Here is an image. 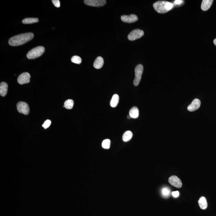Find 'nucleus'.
<instances>
[{
  "label": "nucleus",
  "instance_id": "f257e3e1",
  "mask_svg": "<svg viewBox=\"0 0 216 216\" xmlns=\"http://www.w3.org/2000/svg\"><path fill=\"white\" fill-rule=\"evenodd\" d=\"M34 37V34L32 32L22 33L11 37L9 41L11 46H16L23 45L32 40Z\"/></svg>",
  "mask_w": 216,
  "mask_h": 216
},
{
  "label": "nucleus",
  "instance_id": "f03ea898",
  "mask_svg": "<svg viewBox=\"0 0 216 216\" xmlns=\"http://www.w3.org/2000/svg\"><path fill=\"white\" fill-rule=\"evenodd\" d=\"M153 6L155 10L159 13H165L173 8L174 5L167 1H158L154 3Z\"/></svg>",
  "mask_w": 216,
  "mask_h": 216
},
{
  "label": "nucleus",
  "instance_id": "7ed1b4c3",
  "mask_svg": "<svg viewBox=\"0 0 216 216\" xmlns=\"http://www.w3.org/2000/svg\"><path fill=\"white\" fill-rule=\"evenodd\" d=\"M45 51V49L44 47L39 46L30 50L28 52L26 56L29 59H36L42 55Z\"/></svg>",
  "mask_w": 216,
  "mask_h": 216
},
{
  "label": "nucleus",
  "instance_id": "20e7f679",
  "mask_svg": "<svg viewBox=\"0 0 216 216\" xmlns=\"http://www.w3.org/2000/svg\"><path fill=\"white\" fill-rule=\"evenodd\" d=\"M143 71V67L142 65L136 66L135 68V78L133 81L134 86H138L140 83Z\"/></svg>",
  "mask_w": 216,
  "mask_h": 216
},
{
  "label": "nucleus",
  "instance_id": "39448f33",
  "mask_svg": "<svg viewBox=\"0 0 216 216\" xmlns=\"http://www.w3.org/2000/svg\"><path fill=\"white\" fill-rule=\"evenodd\" d=\"M144 34L143 30L138 29H135L132 30L128 34V38L130 41H134L143 37Z\"/></svg>",
  "mask_w": 216,
  "mask_h": 216
},
{
  "label": "nucleus",
  "instance_id": "423d86ee",
  "mask_svg": "<svg viewBox=\"0 0 216 216\" xmlns=\"http://www.w3.org/2000/svg\"><path fill=\"white\" fill-rule=\"evenodd\" d=\"M17 109L18 112L25 115H28L30 111L28 104L25 102L22 101L18 103Z\"/></svg>",
  "mask_w": 216,
  "mask_h": 216
},
{
  "label": "nucleus",
  "instance_id": "0eeeda50",
  "mask_svg": "<svg viewBox=\"0 0 216 216\" xmlns=\"http://www.w3.org/2000/svg\"><path fill=\"white\" fill-rule=\"evenodd\" d=\"M84 3L87 5L92 7H101L105 5V0H85Z\"/></svg>",
  "mask_w": 216,
  "mask_h": 216
},
{
  "label": "nucleus",
  "instance_id": "6e6552de",
  "mask_svg": "<svg viewBox=\"0 0 216 216\" xmlns=\"http://www.w3.org/2000/svg\"><path fill=\"white\" fill-rule=\"evenodd\" d=\"M169 182L172 186L177 188H180L182 186V182L179 178L176 176H171L169 178Z\"/></svg>",
  "mask_w": 216,
  "mask_h": 216
},
{
  "label": "nucleus",
  "instance_id": "1a4fd4ad",
  "mask_svg": "<svg viewBox=\"0 0 216 216\" xmlns=\"http://www.w3.org/2000/svg\"><path fill=\"white\" fill-rule=\"evenodd\" d=\"M30 75L27 72H23L20 74L17 79V81L19 84H23L28 83L30 82Z\"/></svg>",
  "mask_w": 216,
  "mask_h": 216
},
{
  "label": "nucleus",
  "instance_id": "9d476101",
  "mask_svg": "<svg viewBox=\"0 0 216 216\" xmlns=\"http://www.w3.org/2000/svg\"><path fill=\"white\" fill-rule=\"evenodd\" d=\"M201 101L198 99H194L191 104L188 105L187 109L190 112L194 111L198 109L201 106Z\"/></svg>",
  "mask_w": 216,
  "mask_h": 216
},
{
  "label": "nucleus",
  "instance_id": "9b49d317",
  "mask_svg": "<svg viewBox=\"0 0 216 216\" xmlns=\"http://www.w3.org/2000/svg\"><path fill=\"white\" fill-rule=\"evenodd\" d=\"M121 19L122 21L127 23H132L138 20L137 16L134 14L130 15H122L121 16Z\"/></svg>",
  "mask_w": 216,
  "mask_h": 216
},
{
  "label": "nucleus",
  "instance_id": "f8f14e48",
  "mask_svg": "<svg viewBox=\"0 0 216 216\" xmlns=\"http://www.w3.org/2000/svg\"><path fill=\"white\" fill-rule=\"evenodd\" d=\"M213 1V0H203L201 4V8L203 11L208 10L211 6Z\"/></svg>",
  "mask_w": 216,
  "mask_h": 216
},
{
  "label": "nucleus",
  "instance_id": "ddd939ff",
  "mask_svg": "<svg viewBox=\"0 0 216 216\" xmlns=\"http://www.w3.org/2000/svg\"><path fill=\"white\" fill-rule=\"evenodd\" d=\"M104 64V60L103 58L99 57L97 58L94 62L93 66L96 69H100L101 68Z\"/></svg>",
  "mask_w": 216,
  "mask_h": 216
},
{
  "label": "nucleus",
  "instance_id": "4468645a",
  "mask_svg": "<svg viewBox=\"0 0 216 216\" xmlns=\"http://www.w3.org/2000/svg\"><path fill=\"white\" fill-rule=\"evenodd\" d=\"M8 84L5 82H1L0 84V95L2 97H5L7 95L8 91Z\"/></svg>",
  "mask_w": 216,
  "mask_h": 216
},
{
  "label": "nucleus",
  "instance_id": "2eb2a0df",
  "mask_svg": "<svg viewBox=\"0 0 216 216\" xmlns=\"http://www.w3.org/2000/svg\"><path fill=\"white\" fill-rule=\"evenodd\" d=\"M199 205L200 208L202 209L205 210L208 207L207 202L206 198L204 197H201L198 201Z\"/></svg>",
  "mask_w": 216,
  "mask_h": 216
},
{
  "label": "nucleus",
  "instance_id": "dca6fc26",
  "mask_svg": "<svg viewBox=\"0 0 216 216\" xmlns=\"http://www.w3.org/2000/svg\"><path fill=\"white\" fill-rule=\"evenodd\" d=\"M129 115L132 118H137L139 116V111L138 108L134 107L131 108L129 111Z\"/></svg>",
  "mask_w": 216,
  "mask_h": 216
},
{
  "label": "nucleus",
  "instance_id": "f3484780",
  "mask_svg": "<svg viewBox=\"0 0 216 216\" xmlns=\"http://www.w3.org/2000/svg\"><path fill=\"white\" fill-rule=\"evenodd\" d=\"M119 95L117 94H115L113 96L110 102L111 107L113 108L117 107L119 103Z\"/></svg>",
  "mask_w": 216,
  "mask_h": 216
},
{
  "label": "nucleus",
  "instance_id": "a211bd4d",
  "mask_svg": "<svg viewBox=\"0 0 216 216\" xmlns=\"http://www.w3.org/2000/svg\"><path fill=\"white\" fill-rule=\"evenodd\" d=\"M39 22V19L37 18H27L22 20V22L24 24H32Z\"/></svg>",
  "mask_w": 216,
  "mask_h": 216
},
{
  "label": "nucleus",
  "instance_id": "6ab92c4d",
  "mask_svg": "<svg viewBox=\"0 0 216 216\" xmlns=\"http://www.w3.org/2000/svg\"><path fill=\"white\" fill-rule=\"evenodd\" d=\"M132 133L129 130L126 131L124 133L123 136H122V140L124 142H127L129 141L132 137Z\"/></svg>",
  "mask_w": 216,
  "mask_h": 216
},
{
  "label": "nucleus",
  "instance_id": "aec40b11",
  "mask_svg": "<svg viewBox=\"0 0 216 216\" xmlns=\"http://www.w3.org/2000/svg\"><path fill=\"white\" fill-rule=\"evenodd\" d=\"M74 101L72 99H68L65 101L64 103V107L68 109H70L73 107Z\"/></svg>",
  "mask_w": 216,
  "mask_h": 216
},
{
  "label": "nucleus",
  "instance_id": "412c9836",
  "mask_svg": "<svg viewBox=\"0 0 216 216\" xmlns=\"http://www.w3.org/2000/svg\"><path fill=\"white\" fill-rule=\"evenodd\" d=\"M111 141L109 139H107L104 140L102 142V146L104 149H108L110 147Z\"/></svg>",
  "mask_w": 216,
  "mask_h": 216
},
{
  "label": "nucleus",
  "instance_id": "4be33fe9",
  "mask_svg": "<svg viewBox=\"0 0 216 216\" xmlns=\"http://www.w3.org/2000/svg\"><path fill=\"white\" fill-rule=\"evenodd\" d=\"M71 60L72 62L77 64H80L82 62L81 58L78 56H74L72 57Z\"/></svg>",
  "mask_w": 216,
  "mask_h": 216
},
{
  "label": "nucleus",
  "instance_id": "5701e85b",
  "mask_svg": "<svg viewBox=\"0 0 216 216\" xmlns=\"http://www.w3.org/2000/svg\"><path fill=\"white\" fill-rule=\"evenodd\" d=\"M51 124V121L49 120H47L45 122L44 124H43V126L45 129L48 128L50 126Z\"/></svg>",
  "mask_w": 216,
  "mask_h": 216
},
{
  "label": "nucleus",
  "instance_id": "b1692460",
  "mask_svg": "<svg viewBox=\"0 0 216 216\" xmlns=\"http://www.w3.org/2000/svg\"><path fill=\"white\" fill-rule=\"evenodd\" d=\"M162 194L164 196H168L170 193V191L167 188H165L162 189Z\"/></svg>",
  "mask_w": 216,
  "mask_h": 216
},
{
  "label": "nucleus",
  "instance_id": "393cba45",
  "mask_svg": "<svg viewBox=\"0 0 216 216\" xmlns=\"http://www.w3.org/2000/svg\"><path fill=\"white\" fill-rule=\"evenodd\" d=\"M52 2L55 6L56 7L59 8L60 7V3L59 0H53Z\"/></svg>",
  "mask_w": 216,
  "mask_h": 216
},
{
  "label": "nucleus",
  "instance_id": "a878e982",
  "mask_svg": "<svg viewBox=\"0 0 216 216\" xmlns=\"http://www.w3.org/2000/svg\"><path fill=\"white\" fill-rule=\"evenodd\" d=\"M173 197H178L179 195V192L178 191H173L172 193Z\"/></svg>",
  "mask_w": 216,
  "mask_h": 216
},
{
  "label": "nucleus",
  "instance_id": "bb28decb",
  "mask_svg": "<svg viewBox=\"0 0 216 216\" xmlns=\"http://www.w3.org/2000/svg\"><path fill=\"white\" fill-rule=\"evenodd\" d=\"M183 2V1L182 0H176L174 2V4L175 5H180Z\"/></svg>",
  "mask_w": 216,
  "mask_h": 216
},
{
  "label": "nucleus",
  "instance_id": "cd10ccee",
  "mask_svg": "<svg viewBox=\"0 0 216 216\" xmlns=\"http://www.w3.org/2000/svg\"><path fill=\"white\" fill-rule=\"evenodd\" d=\"M214 44L216 46V39H215L213 41Z\"/></svg>",
  "mask_w": 216,
  "mask_h": 216
},
{
  "label": "nucleus",
  "instance_id": "c85d7f7f",
  "mask_svg": "<svg viewBox=\"0 0 216 216\" xmlns=\"http://www.w3.org/2000/svg\"><path fill=\"white\" fill-rule=\"evenodd\" d=\"M128 119L131 118V117H130V116L129 115L128 116Z\"/></svg>",
  "mask_w": 216,
  "mask_h": 216
}]
</instances>
